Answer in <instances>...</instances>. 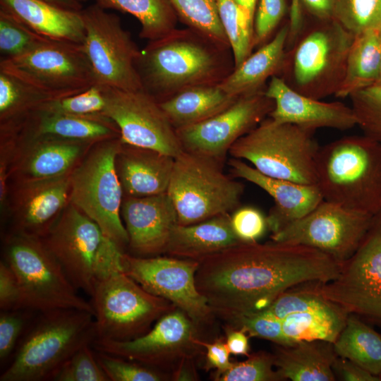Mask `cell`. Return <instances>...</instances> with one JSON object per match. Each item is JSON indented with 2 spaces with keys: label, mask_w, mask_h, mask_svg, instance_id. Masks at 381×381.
<instances>
[{
  "label": "cell",
  "mask_w": 381,
  "mask_h": 381,
  "mask_svg": "<svg viewBox=\"0 0 381 381\" xmlns=\"http://www.w3.org/2000/svg\"><path fill=\"white\" fill-rule=\"evenodd\" d=\"M198 262V291L212 310L232 319L264 310L296 286L327 282L341 267L313 248L274 241L241 242Z\"/></svg>",
  "instance_id": "cell-1"
},
{
  "label": "cell",
  "mask_w": 381,
  "mask_h": 381,
  "mask_svg": "<svg viewBox=\"0 0 381 381\" xmlns=\"http://www.w3.org/2000/svg\"><path fill=\"white\" fill-rule=\"evenodd\" d=\"M234 67L230 47L190 28L148 41L136 61L143 90L158 102L187 87L218 85Z\"/></svg>",
  "instance_id": "cell-2"
},
{
  "label": "cell",
  "mask_w": 381,
  "mask_h": 381,
  "mask_svg": "<svg viewBox=\"0 0 381 381\" xmlns=\"http://www.w3.org/2000/svg\"><path fill=\"white\" fill-rule=\"evenodd\" d=\"M97 337L93 313L75 308L38 312L0 381H53L63 365Z\"/></svg>",
  "instance_id": "cell-3"
},
{
  "label": "cell",
  "mask_w": 381,
  "mask_h": 381,
  "mask_svg": "<svg viewBox=\"0 0 381 381\" xmlns=\"http://www.w3.org/2000/svg\"><path fill=\"white\" fill-rule=\"evenodd\" d=\"M317 186L325 200L359 213L381 210V144L365 136H346L320 147Z\"/></svg>",
  "instance_id": "cell-4"
},
{
  "label": "cell",
  "mask_w": 381,
  "mask_h": 381,
  "mask_svg": "<svg viewBox=\"0 0 381 381\" xmlns=\"http://www.w3.org/2000/svg\"><path fill=\"white\" fill-rule=\"evenodd\" d=\"M42 241L74 287L90 297L102 280L123 270L124 252L70 202Z\"/></svg>",
  "instance_id": "cell-5"
},
{
  "label": "cell",
  "mask_w": 381,
  "mask_h": 381,
  "mask_svg": "<svg viewBox=\"0 0 381 381\" xmlns=\"http://www.w3.org/2000/svg\"><path fill=\"white\" fill-rule=\"evenodd\" d=\"M313 131L270 116L237 140L229 153L250 162L262 174L302 184H316L319 145Z\"/></svg>",
  "instance_id": "cell-6"
},
{
  "label": "cell",
  "mask_w": 381,
  "mask_h": 381,
  "mask_svg": "<svg viewBox=\"0 0 381 381\" xmlns=\"http://www.w3.org/2000/svg\"><path fill=\"white\" fill-rule=\"evenodd\" d=\"M122 145L120 137H116L91 146L70 174V203L123 250L129 239L121 220L123 190L116 166Z\"/></svg>",
  "instance_id": "cell-7"
},
{
  "label": "cell",
  "mask_w": 381,
  "mask_h": 381,
  "mask_svg": "<svg viewBox=\"0 0 381 381\" xmlns=\"http://www.w3.org/2000/svg\"><path fill=\"white\" fill-rule=\"evenodd\" d=\"M3 260L18 279L23 306L37 312L75 308L95 312L68 279L42 239L7 232L3 238Z\"/></svg>",
  "instance_id": "cell-8"
},
{
  "label": "cell",
  "mask_w": 381,
  "mask_h": 381,
  "mask_svg": "<svg viewBox=\"0 0 381 381\" xmlns=\"http://www.w3.org/2000/svg\"><path fill=\"white\" fill-rule=\"evenodd\" d=\"M223 165L183 150L174 158L167 190L178 224L189 225L229 213L240 202L243 185L225 174Z\"/></svg>",
  "instance_id": "cell-9"
},
{
  "label": "cell",
  "mask_w": 381,
  "mask_h": 381,
  "mask_svg": "<svg viewBox=\"0 0 381 381\" xmlns=\"http://www.w3.org/2000/svg\"><path fill=\"white\" fill-rule=\"evenodd\" d=\"M90 298L95 339H136L147 333L151 324L169 310V301L149 293L123 270L102 280Z\"/></svg>",
  "instance_id": "cell-10"
},
{
  "label": "cell",
  "mask_w": 381,
  "mask_h": 381,
  "mask_svg": "<svg viewBox=\"0 0 381 381\" xmlns=\"http://www.w3.org/2000/svg\"><path fill=\"white\" fill-rule=\"evenodd\" d=\"M313 288L349 314L381 327V210L337 276L325 283L313 282Z\"/></svg>",
  "instance_id": "cell-11"
},
{
  "label": "cell",
  "mask_w": 381,
  "mask_h": 381,
  "mask_svg": "<svg viewBox=\"0 0 381 381\" xmlns=\"http://www.w3.org/2000/svg\"><path fill=\"white\" fill-rule=\"evenodd\" d=\"M80 13L85 28L82 48L95 83L123 90H143L136 68L141 50L119 18L96 3Z\"/></svg>",
  "instance_id": "cell-12"
},
{
  "label": "cell",
  "mask_w": 381,
  "mask_h": 381,
  "mask_svg": "<svg viewBox=\"0 0 381 381\" xmlns=\"http://www.w3.org/2000/svg\"><path fill=\"white\" fill-rule=\"evenodd\" d=\"M354 37L334 19L309 30L293 51V83L289 85L317 99L335 96L344 78Z\"/></svg>",
  "instance_id": "cell-13"
},
{
  "label": "cell",
  "mask_w": 381,
  "mask_h": 381,
  "mask_svg": "<svg viewBox=\"0 0 381 381\" xmlns=\"http://www.w3.org/2000/svg\"><path fill=\"white\" fill-rule=\"evenodd\" d=\"M0 70L59 99L95 84L82 45L48 40L14 58L1 59Z\"/></svg>",
  "instance_id": "cell-14"
},
{
  "label": "cell",
  "mask_w": 381,
  "mask_h": 381,
  "mask_svg": "<svg viewBox=\"0 0 381 381\" xmlns=\"http://www.w3.org/2000/svg\"><path fill=\"white\" fill-rule=\"evenodd\" d=\"M373 217L323 200L304 217L272 233L271 238L313 248L342 263L357 250Z\"/></svg>",
  "instance_id": "cell-15"
},
{
  "label": "cell",
  "mask_w": 381,
  "mask_h": 381,
  "mask_svg": "<svg viewBox=\"0 0 381 381\" xmlns=\"http://www.w3.org/2000/svg\"><path fill=\"white\" fill-rule=\"evenodd\" d=\"M103 115L112 121L123 144L153 150L175 158L183 148L176 131L159 102L145 92L105 86Z\"/></svg>",
  "instance_id": "cell-16"
},
{
  "label": "cell",
  "mask_w": 381,
  "mask_h": 381,
  "mask_svg": "<svg viewBox=\"0 0 381 381\" xmlns=\"http://www.w3.org/2000/svg\"><path fill=\"white\" fill-rule=\"evenodd\" d=\"M121 265L123 271L144 289L172 303L193 322L205 321L212 312L195 286L197 260L123 253Z\"/></svg>",
  "instance_id": "cell-17"
},
{
  "label": "cell",
  "mask_w": 381,
  "mask_h": 381,
  "mask_svg": "<svg viewBox=\"0 0 381 381\" xmlns=\"http://www.w3.org/2000/svg\"><path fill=\"white\" fill-rule=\"evenodd\" d=\"M274 107L264 92L243 95L228 108L197 124L176 129L183 150L223 165L231 147L258 126Z\"/></svg>",
  "instance_id": "cell-18"
},
{
  "label": "cell",
  "mask_w": 381,
  "mask_h": 381,
  "mask_svg": "<svg viewBox=\"0 0 381 381\" xmlns=\"http://www.w3.org/2000/svg\"><path fill=\"white\" fill-rule=\"evenodd\" d=\"M70 174L15 181L8 197L11 216L8 232L43 238L70 202Z\"/></svg>",
  "instance_id": "cell-19"
},
{
  "label": "cell",
  "mask_w": 381,
  "mask_h": 381,
  "mask_svg": "<svg viewBox=\"0 0 381 381\" xmlns=\"http://www.w3.org/2000/svg\"><path fill=\"white\" fill-rule=\"evenodd\" d=\"M190 318L182 310L168 312L145 334L129 341L95 339L96 351L134 361L154 368H163L191 344H197Z\"/></svg>",
  "instance_id": "cell-20"
},
{
  "label": "cell",
  "mask_w": 381,
  "mask_h": 381,
  "mask_svg": "<svg viewBox=\"0 0 381 381\" xmlns=\"http://www.w3.org/2000/svg\"><path fill=\"white\" fill-rule=\"evenodd\" d=\"M6 135L14 144L9 167V178L14 181L68 175L95 144L47 137L23 138L11 133Z\"/></svg>",
  "instance_id": "cell-21"
},
{
  "label": "cell",
  "mask_w": 381,
  "mask_h": 381,
  "mask_svg": "<svg viewBox=\"0 0 381 381\" xmlns=\"http://www.w3.org/2000/svg\"><path fill=\"white\" fill-rule=\"evenodd\" d=\"M264 94L274 102L269 116L277 123L294 124L313 132L320 128L345 131L357 125L351 107L304 95L279 75L269 80Z\"/></svg>",
  "instance_id": "cell-22"
},
{
  "label": "cell",
  "mask_w": 381,
  "mask_h": 381,
  "mask_svg": "<svg viewBox=\"0 0 381 381\" xmlns=\"http://www.w3.org/2000/svg\"><path fill=\"white\" fill-rule=\"evenodd\" d=\"M121 215L128 235V246L135 256L152 257L166 249L178 224L173 202L167 192L144 197L128 196Z\"/></svg>",
  "instance_id": "cell-23"
},
{
  "label": "cell",
  "mask_w": 381,
  "mask_h": 381,
  "mask_svg": "<svg viewBox=\"0 0 381 381\" xmlns=\"http://www.w3.org/2000/svg\"><path fill=\"white\" fill-rule=\"evenodd\" d=\"M23 138L40 137L95 143L120 137L115 123L104 115L81 116L38 107L21 119L3 125Z\"/></svg>",
  "instance_id": "cell-24"
},
{
  "label": "cell",
  "mask_w": 381,
  "mask_h": 381,
  "mask_svg": "<svg viewBox=\"0 0 381 381\" xmlns=\"http://www.w3.org/2000/svg\"><path fill=\"white\" fill-rule=\"evenodd\" d=\"M229 164L234 177L255 184L274 199V205L267 217L272 234L304 217L324 200L317 184H302L270 177L236 158L231 159Z\"/></svg>",
  "instance_id": "cell-25"
},
{
  "label": "cell",
  "mask_w": 381,
  "mask_h": 381,
  "mask_svg": "<svg viewBox=\"0 0 381 381\" xmlns=\"http://www.w3.org/2000/svg\"><path fill=\"white\" fill-rule=\"evenodd\" d=\"M174 164L171 156L123 143L116 158L123 190L131 197L167 192Z\"/></svg>",
  "instance_id": "cell-26"
},
{
  "label": "cell",
  "mask_w": 381,
  "mask_h": 381,
  "mask_svg": "<svg viewBox=\"0 0 381 381\" xmlns=\"http://www.w3.org/2000/svg\"><path fill=\"white\" fill-rule=\"evenodd\" d=\"M289 35V25H285L268 42L235 67L219 87L236 97L264 92L266 82L284 70Z\"/></svg>",
  "instance_id": "cell-27"
},
{
  "label": "cell",
  "mask_w": 381,
  "mask_h": 381,
  "mask_svg": "<svg viewBox=\"0 0 381 381\" xmlns=\"http://www.w3.org/2000/svg\"><path fill=\"white\" fill-rule=\"evenodd\" d=\"M0 10L47 38L83 43L85 28L80 11L64 9L43 0H0Z\"/></svg>",
  "instance_id": "cell-28"
},
{
  "label": "cell",
  "mask_w": 381,
  "mask_h": 381,
  "mask_svg": "<svg viewBox=\"0 0 381 381\" xmlns=\"http://www.w3.org/2000/svg\"><path fill=\"white\" fill-rule=\"evenodd\" d=\"M241 242L232 229L231 215L225 213L193 224H177L165 253L198 261Z\"/></svg>",
  "instance_id": "cell-29"
},
{
  "label": "cell",
  "mask_w": 381,
  "mask_h": 381,
  "mask_svg": "<svg viewBox=\"0 0 381 381\" xmlns=\"http://www.w3.org/2000/svg\"><path fill=\"white\" fill-rule=\"evenodd\" d=\"M274 365L281 380L334 381L332 363L337 355L333 344L323 340L300 341L278 345Z\"/></svg>",
  "instance_id": "cell-30"
},
{
  "label": "cell",
  "mask_w": 381,
  "mask_h": 381,
  "mask_svg": "<svg viewBox=\"0 0 381 381\" xmlns=\"http://www.w3.org/2000/svg\"><path fill=\"white\" fill-rule=\"evenodd\" d=\"M237 98L226 93L219 84L204 85L183 89L159 104L176 130L212 117Z\"/></svg>",
  "instance_id": "cell-31"
},
{
  "label": "cell",
  "mask_w": 381,
  "mask_h": 381,
  "mask_svg": "<svg viewBox=\"0 0 381 381\" xmlns=\"http://www.w3.org/2000/svg\"><path fill=\"white\" fill-rule=\"evenodd\" d=\"M380 30L355 36L348 54L344 78L336 97H349L377 83L380 63Z\"/></svg>",
  "instance_id": "cell-32"
},
{
  "label": "cell",
  "mask_w": 381,
  "mask_h": 381,
  "mask_svg": "<svg viewBox=\"0 0 381 381\" xmlns=\"http://www.w3.org/2000/svg\"><path fill=\"white\" fill-rule=\"evenodd\" d=\"M333 348L337 356L354 362L376 376L381 375V334L358 316L348 315Z\"/></svg>",
  "instance_id": "cell-33"
},
{
  "label": "cell",
  "mask_w": 381,
  "mask_h": 381,
  "mask_svg": "<svg viewBox=\"0 0 381 381\" xmlns=\"http://www.w3.org/2000/svg\"><path fill=\"white\" fill-rule=\"evenodd\" d=\"M348 315L334 303L323 309L292 313L281 319L282 331L291 345L312 340L333 344L342 330Z\"/></svg>",
  "instance_id": "cell-34"
},
{
  "label": "cell",
  "mask_w": 381,
  "mask_h": 381,
  "mask_svg": "<svg viewBox=\"0 0 381 381\" xmlns=\"http://www.w3.org/2000/svg\"><path fill=\"white\" fill-rule=\"evenodd\" d=\"M105 9L128 13L140 23L141 38L159 39L176 29V13L169 0H95Z\"/></svg>",
  "instance_id": "cell-35"
},
{
  "label": "cell",
  "mask_w": 381,
  "mask_h": 381,
  "mask_svg": "<svg viewBox=\"0 0 381 381\" xmlns=\"http://www.w3.org/2000/svg\"><path fill=\"white\" fill-rule=\"evenodd\" d=\"M52 99H56L0 70V124L16 121Z\"/></svg>",
  "instance_id": "cell-36"
},
{
  "label": "cell",
  "mask_w": 381,
  "mask_h": 381,
  "mask_svg": "<svg viewBox=\"0 0 381 381\" xmlns=\"http://www.w3.org/2000/svg\"><path fill=\"white\" fill-rule=\"evenodd\" d=\"M169 1L176 15L188 28L220 44L230 47L219 19L216 0H169Z\"/></svg>",
  "instance_id": "cell-37"
},
{
  "label": "cell",
  "mask_w": 381,
  "mask_h": 381,
  "mask_svg": "<svg viewBox=\"0 0 381 381\" xmlns=\"http://www.w3.org/2000/svg\"><path fill=\"white\" fill-rule=\"evenodd\" d=\"M216 1L219 19L236 67L252 53L254 48L253 25L234 0Z\"/></svg>",
  "instance_id": "cell-38"
},
{
  "label": "cell",
  "mask_w": 381,
  "mask_h": 381,
  "mask_svg": "<svg viewBox=\"0 0 381 381\" xmlns=\"http://www.w3.org/2000/svg\"><path fill=\"white\" fill-rule=\"evenodd\" d=\"M333 19L357 36L381 29V0H338Z\"/></svg>",
  "instance_id": "cell-39"
},
{
  "label": "cell",
  "mask_w": 381,
  "mask_h": 381,
  "mask_svg": "<svg viewBox=\"0 0 381 381\" xmlns=\"http://www.w3.org/2000/svg\"><path fill=\"white\" fill-rule=\"evenodd\" d=\"M50 40L31 30L12 15L0 10L1 59L19 56ZM52 40V39H51Z\"/></svg>",
  "instance_id": "cell-40"
},
{
  "label": "cell",
  "mask_w": 381,
  "mask_h": 381,
  "mask_svg": "<svg viewBox=\"0 0 381 381\" xmlns=\"http://www.w3.org/2000/svg\"><path fill=\"white\" fill-rule=\"evenodd\" d=\"M300 286L298 289L296 286L281 294L261 312L281 320L292 313L323 309L334 304L314 289L313 282Z\"/></svg>",
  "instance_id": "cell-41"
},
{
  "label": "cell",
  "mask_w": 381,
  "mask_h": 381,
  "mask_svg": "<svg viewBox=\"0 0 381 381\" xmlns=\"http://www.w3.org/2000/svg\"><path fill=\"white\" fill-rule=\"evenodd\" d=\"M349 97L357 126L364 135L381 144V85H374Z\"/></svg>",
  "instance_id": "cell-42"
},
{
  "label": "cell",
  "mask_w": 381,
  "mask_h": 381,
  "mask_svg": "<svg viewBox=\"0 0 381 381\" xmlns=\"http://www.w3.org/2000/svg\"><path fill=\"white\" fill-rule=\"evenodd\" d=\"M105 106V86L95 83L81 92L46 102L39 107L62 114L94 116L103 115Z\"/></svg>",
  "instance_id": "cell-43"
},
{
  "label": "cell",
  "mask_w": 381,
  "mask_h": 381,
  "mask_svg": "<svg viewBox=\"0 0 381 381\" xmlns=\"http://www.w3.org/2000/svg\"><path fill=\"white\" fill-rule=\"evenodd\" d=\"M37 313L27 308L0 311V363L2 370L11 361L20 339Z\"/></svg>",
  "instance_id": "cell-44"
},
{
  "label": "cell",
  "mask_w": 381,
  "mask_h": 381,
  "mask_svg": "<svg viewBox=\"0 0 381 381\" xmlns=\"http://www.w3.org/2000/svg\"><path fill=\"white\" fill-rule=\"evenodd\" d=\"M97 360L109 381H160L163 375L156 368L95 350Z\"/></svg>",
  "instance_id": "cell-45"
},
{
  "label": "cell",
  "mask_w": 381,
  "mask_h": 381,
  "mask_svg": "<svg viewBox=\"0 0 381 381\" xmlns=\"http://www.w3.org/2000/svg\"><path fill=\"white\" fill-rule=\"evenodd\" d=\"M273 355L258 352L244 361L232 363L226 371L217 375L219 381H277L281 380L273 370Z\"/></svg>",
  "instance_id": "cell-46"
},
{
  "label": "cell",
  "mask_w": 381,
  "mask_h": 381,
  "mask_svg": "<svg viewBox=\"0 0 381 381\" xmlns=\"http://www.w3.org/2000/svg\"><path fill=\"white\" fill-rule=\"evenodd\" d=\"M53 381H109L92 344L78 349L61 368Z\"/></svg>",
  "instance_id": "cell-47"
},
{
  "label": "cell",
  "mask_w": 381,
  "mask_h": 381,
  "mask_svg": "<svg viewBox=\"0 0 381 381\" xmlns=\"http://www.w3.org/2000/svg\"><path fill=\"white\" fill-rule=\"evenodd\" d=\"M240 329L250 336L276 343L277 345H291L284 336L282 320L262 312L244 315L233 319Z\"/></svg>",
  "instance_id": "cell-48"
},
{
  "label": "cell",
  "mask_w": 381,
  "mask_h": 381,
  "mask_svg": "<svg viewBox=\"0 0 381 381\" xmlns=\"http://www.w3.org/2000/svg\"><path fill=\"white\" fill-rule=\"evenodd\" d=\"M286 12L285 0H260L253 23V47L265 44Z\"/></svg>",
  "instance_id": "cell-49"
},
{
  "label": "cell",
  "mask_w": 381,
  "mask_h": 381,
  "mask_svg": "<svg viewBox=\"0 0 381 381\" xmlns=\"http://www.w3.org/2000/svg\"><path fill=\"white\" fill-rule=\"evenodd\" d=\"M231 222L236 236L246 243L257 241L268 228L267 217L251 206L237 209L231 216Z\"/></svg>",
  "instance_id": "cell-50"
},
{
  "label": "cell",
  "mask_w": 381,
  "mask_h": 381,
  "mask_svg": "<svg viewBox=\"0 0 381 381\" xmlns=\"http://www.w3.org/2000/svg\"><path fill=\"white\" fill-rule=\"evenodd\" d=\"M306 9L320 20L333 19L338 0H301ZM301 8L299 0H292L289 23V42L295 40L301 28Z\"/></svg>",
  "instance_id": "cell-51"
},
{
  "label": "cell",
  "mask_w": 381,
  "mask_h": 381,
  "mask_svg": "<svg viewBox=\"0 0 381 381\" xmlns=\"http://www.w3.org/2000/svg\"><path fill=\"white\" fill-rule=\"evenodd\" d=\"M24 308L20 288L16 276L3 260L0 262V310Z\"/></svg>",
  "instance_id": "cell-52"
},
{
  "label": "cell",
  "mask_w": 381,
  "mask_h": 381,
  "mask_svg": "<svg viewBox=\"0 0 381 381\" xmlns=\"http://www.w3.org/2000/svg\"><path fill=\"white\" fill-rule=\"evenodd\" d=\"M332 368L337 380L344 381H381L380 377L370 373L354 362L340 356H336Z\"/></svg>",
  "instance_id": "cell-53"
},
{
  "label": "cell",
  "mask_w": 381,
  "mask_h": 381,
  "mask_svg": "<svg viewBox=\"0 0 381 381\" xmlns=\"http://www.w3.org/2000/svg\"><path fill=\"white\" fill-rule=\"evenodd\" d=\"M198 344L203 346L207 349V363L209 367L217 369L219 375L229 369L232 363L229 361V351L226 343L216 341L213 343H206L197 340Z\"/></svg>",
  "instance_id": "cell-54"
},
{
  "label": "cell",
  "mask_w": 381,
  "mask_h": 381,
  "mask_svg": "<svg viewBox=\"0 0 381 381\" xmlns=\"http://www.w3.org/2000/svg\"><path fill=\"white\" fill-rule=\"evenodd\" d=\"M226 344L230 353L249 356L248 338L243 330H229Z\"/></svg>",
  "instance_id": "cell-55"
},
{
  "label": "cell",
  "mask_w": 381,
  "mask_h": 381,
  "mask_svg": "<svg viewBox=\"0 0 381 381\" xmlns=\"http://www.w3.org/2000/svg\"><path fill=\"white\" fill-rule=\"evenodd\" d=\"M245 13L249 21L253 25L257 0H234Z\"/></svg>",
  "instance_id": "cell-56"
},
{
  "label": "cell",
  "mask_w": 381,
  "mask_h": 381,
  "mask_svg": "<svg viewBox=\"0 0 381 381\" xmlns=\"http://www.w3.org/2000/svg\"><path fill=\"white\" fill-rule=\"evenodd\" d=\"M46 2H48L51 4H53L59 8L74 11H80L83 8L82 3L78 1L77 0H43Z\"/></svg>",
  "instance_id": "cell-57"
},
{
  "label": "cell",
  "mask_w": 381,
  "mask_h": 381,
  "mask_svg": "<svg viewBox=\"0 0 381 381\" xmlns=\"http://www.w3.org/2000/svg\"><path fill=\"white\" fill-rule=\"evenodd\" d=\"M380 72L377 82L375 85H381V29L380 30Z\"/></svg>",
  "instance_id": "cell-58"
},
{
  "label": "cell",
  "mask_w": 381,
  "mask_h": 381,
  "mask_svg": "<svg viewBox=\"0 0 381 381\" xmlns=\"http://www.w3.org/2000/svg\"><path fill=\"white\" fill-rule=\"evenodd\" d=\"M77 1H79V2H80V3H82V2H83V1H88V0H77Z\"/></svg>",
  "instance_id": "cell-59"
},
{
  "label": "cell",
  "mask_w": 381,
  "mask_h": 381,
  "mask_svg": "<svg viewBox=\"0 0 381 381\" xmlns=\"http://www.w3.org/2000/svg\"><path fill=\"white\" fill-rule=\"evenodd\" d=\"M380 380H381V375L380 376Z\"/></svg>",
  "instance_id": "cell-60"
}]
</instances>
